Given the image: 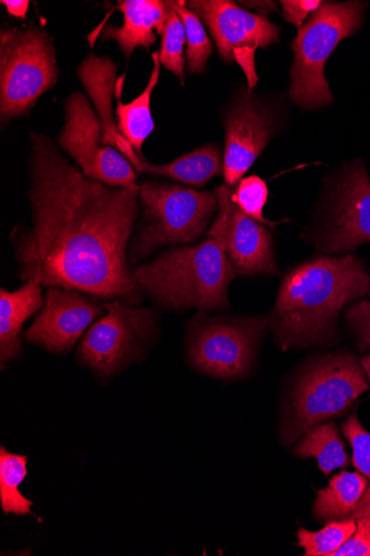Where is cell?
<instances>
[{"label": "cell", "mask_w": 370, "mask_h": 556, "mask_svg": "<svg viewBox=\"0 0 370 556\" xmlns=\"http://www.w3.org/2000/svg\"><path fill=\"white\" fill-rule=\"evenodd\" d=\"M31 226L11 240L24 281L102 299L140 301L127 264L140 186L112 187L72 165L51 140L31 134Z\"/></svg>", "instance_id": "obj_1"}, {"label": "cell", "mask_w": 370, "mask_h": 556, "mask_svg": "<svg viewBox=\"0 0 370 556\" xmlns=\"http://www.w3.org/2000/svg\"><path fill=\"white\" fill-rule=\"evenodd\" d=\"M370 294V277L353 255L320 257L291 269L283 278L270 316L283 350L319 344L335 332L348 303Z\"/></svg>", "instance_id": "obj_2"}, {"label": "cell", "mask_w": 370, "mask_h": 556, "mask_svg": "<svg viewBox=\"0 0 370 556\" xmlns=\"http://www.w3.org/2000/svg\"><path fill=\"white\" fill-rule=\"evenodd\" d=\"M133 279L164 307L201 312L229 307V287L239 276L225 245L208 237L201 243L170 249L137 268Z\"/></svg>", "instance_id": "obj_3"}, {"label": "cell", "mask_w": 370, "mask_h": 556, "mask_svg": "<svg viewBox=\"0 0 370 556\" xmlns=\"http://www.w3.org/2000/svg\"><path fill=\"white\" fill-rule=\"evenodd\" d=\"M369 388L366 372L350 353L310 361L296 377L281 426L285 445L311 428L347 413Z\"/></svg>", "instance_id": "obj_4"}, {"label": "cell", "mask_w": 370, "mask_h": 556, "mask_svg": "<svg viewBox=\"0 0 370 556\" xmlns=\"http://www.w3.org/2000/svg\"><path fill=\"white\" fill-rule=\"evenodd\" d=\"M366 3H323L292 42L294 64L290 96L294 104L314 110L330 105L334 97L326 77L327 63L339 43L362 24Z\"/></svg>", "instance_id": "obj_5"}, {"label": "cell", "mask_w": 370, "mask_h": 556, "mask_svg": "<svg viewBox=\"0 0 370 556\" xmlns=\"http://www.w3.org/2000/svg\"><path fill=\"white\" fill-rule=\"evenodd\" d=\"M60 70L52 38L41 28L0 31V118L8 124L27 115L58 84Z\"/></svg>", "instance_id": "obj_6"}, {"label": "cell", "mask_w": 370, "mask_h": 556, "mask_svg": "<svg viewBox=\"0 0 370 556\" xmlns=\"http://www.w3.org/2000/svg\"><path fill=\"white\" fill-rule=\"evenodd\" d=\"M140 198L144 219L131 248L135 262L163 245L196 240L218 207L216 191H196L154 181L140 186Z\"/></svg>", "instance_id": "obj_7"}, {"label": "cell", "mask_w": 370, "mask_h": 556, "mask_svg": "<svg viewBox=\"0 0 370 556\" xmlns=\"http://www.w3.org/2000/svg\"><path fill=\"white\" fill-rule=\"evenodd\" d=\"M269 325L270 317H208L201 312L189 326V361L197 371L214 378H244L253 369Z\"/></svg>", "instance_id": "obj_8"}, {"label": "cell", "mask_w": 370, "mask_h": 556, "mask_svg": "<svg viewBox=\"0 0 370 556\" xmlns=\"http://www.w3.org/2000/svg\"><path fill=\"white\" fill-rule=\"evenodd\" d=\"M107 315L85 336L77 357L94 375L110 378L138 359L156 331V318L149 309L122 306L117 300L104 303Z\"/></svg>", "instance_id": "obj_9"}, {"label": "cell", "mask_w": 370, "mask_h": 556, "mask_svg": "<svg viewBox=\"0 0 370 556\" xmlns=\"http://www.w3.org/2000/svg\"><path fill=\"white\" fill-rule=\"evenodd\" d=\"M101 122L82 92L72 93L65 106V125L59 142L90 179L112 186L136 185L137 172L113 147L102 142Z\"/></svg>", "instance_id": "obj_10"}, {"label": "cell", "mask_w": 370, "mask_h": 556, "mask_svg": "<svg viewBox=\"0 0 370 556\" xmlns=\"http://www.w3.org/2000/svg\"><path fill=\"white\" fill-rule=\"evenodd\" d=\"M188 8L213 35L221 59L237 62L244 71L248 88L257 84L255 53L280 39V28L266 16L252 14L228 0H193Z\"/></svg>", "instance_id": "obj_11"}, {"label": "cell", "mask_w": 370, "mask_h": 556, "mask_svg": "<svg viewBox=\"0 0 370 556\" xmlns=\"http://www.w3.org/2000/svg\"><path fill=\"white\" fill-rule=\"evenodd\" d=\"M233 192L228 185L217 188L220 212L208 237L218 239L225 245L239 275H278L271 233L240 210L233 200Z\"/></svg>", "instance_id": "obj_12"}, {"label": "cell", "mask_w": 370, "mask_h": 556, "mask_svg": "<svg viewBox=\"0 0 370 556\" xmlns=\"http://www.w3.org/2000/svg\"><path fill=\"white\" fill-rule=\"evenodd\" d=\"M104 312V303L80 291L49 288L44 308L26 331L25 339L51 352H68Z\"/></svg>", "instance_id": "obj_13"}, {"label": "cell", "mask_w": 370, "mask_h": 556, "mask_svg": "<svg viewBox=\"0 0 370 556\" xmlns=\"http://www.w3.org/2000/svg\"><path fill=\"white\" fill-rule=\"evenodd\" d=\"M225 127L224 176L228 186H235L271 140L275 124L268 111L245 94L228 113Z\"/></svg>", "instance_id": "obj_14"}, {"label": "cell", "mask_w": 370, "mask_h": 556, "mask_svg": "<svg viewBox=\"0 0 370 556\" xmlns=\"http://www.w3.org/2000/svg\"><path fill=\"white\" fill-rule=\"evenodd\" d=\"M367 241H370V180L358 165L341 182L334 217L321 247L328 254H343Z\"/></svg>", "instance_id": "obj_15"}, {"label": "cell", "mask_w": 370, "mask_h": 556, "mask_svg": "<svg viewBox=\"0 0 370 556\" xmlns=\"http://www.w3.org/2000/svg\"><path fill=\"white\" fill-rule=\"evenodd\" d=\"M118 65L109 58L89 55L78 67V77L90 97L95 113L102 126V142L119 151L138 173L140 159L130 142L118 129L114 118V96L116 94V78Z\"/></svg>", "instance_id": "obj_16"}, {"label": "cell", "mask_w": 370, "mask_h": 556, "mask_svg": "<svg viewBox=\"0 0 370 556\" xmlns=\"http://www.w3.org/2000/svg\"><path fill=\"white\" fill-rule=\"evenodd\" d=\"M124 15L123 27L107 26L102 33L105 40L118 42L129 59L137 47L149 49L157 34H163L170 13V2L162 0H124L117 8Z\"/></svg>", "instance_id": "obj_17"}, {"label": "cell", "mask_w": 370, "mask_h": 556, "mask_svg": "<svg viewBox=\"0 0 370 556\" xmlns=\"http://www.w3.org/2000/svg\"><path fill=\"white\" fill-rule=\"evenodd\" d=\"M41 285L34 280L14 292L2 288L0 293V359L5 364L18 358L22 352L21 334L24 323L42 306Z\"/></svg>", "instance_id": "obj_18"}, {"label": "cell", "mask_w": 370, "mask_h": 556, "mask_svg": "<svg viewBox=\"0 0 370 556\" xmlns=\"http://www.w3.org/2000/svg\"><path fill=\"white\" fill-rule=\"evenodd\" d=\"M153 71L143 92L130 104H123L122 96L126 75L118 78L116 84L117 97V124L123 136L130 142L138 156L142 160V146L145 139L154 130L151 114V97L158 79H161L162 62L158 53L152 54Z\"/></svg>", "instance_id": "obj_19"}, {"label": "cell", "mask_w": 370, "mask_h": 556, "mask_svg": "<svg viewBox=\"0 0 370 556\" xmlns=\"http://www.w3.org/2000/svg\"><path fill=\"white\" fill-rule=\"evenodd\" d=\"M138 173L163 176L191 186H202L209 179L224 174L221 149L217 144H207L166 165L143 162Z\"/></svg>", "instance_id": "obj_20"}, {"label": "cell", "mask_w": 370, "mask_h": 556, "mask_svg": "<svg viewBox=\"0 0 370 556\" xmlns=\"http://www.w3.org/2000/svg\"><path fill=\"white\" fill-rule=\"evenodd\" d=\"M367 488L368 479L359 472L334 476L328 488L317 491L315 518L324 525L349 519Z\"/></svg>", "instance_id": "obj_21"}, {"label": "cell", "mask_w": 370, "mask_h": 556, "mask_svg": "<svg viewBox=\"0 0 370 556\" xmlns=\"http://www.w3.org/2000/svg\"><path fill=\"white\" fill-rule=\"evenodd\" d=\"M301 439L294 447L295 456L302 459H316L326 476L349 466V456L334 422L316 426Z\"/></svg>", "instance_id": "obj_22"}, {"label": "cell", "mask_w": 370, "mask_h": 556, "mask_svg": "<svg viewBox=\"0 0 370 556\" xmlns=\"http://www.w3.org/2000/svg\"><path fill=\"white\" fill-rule=\"evenodd\" d=\"M27 477V457L0 447V503L4 514L33 515V502L20 492V485Z\"/></svg>", "instance_id": "obj_23"}, {"label": "cell", "mask_w": 370, "mask_h": 556, "mask_svg": "<svg viewBox=\"0 0 370 556\" xmlns=\"http://www.w3.org/2000/svg\"><path fill=\"white\" fill-rule=\"evenodd\" d=\"M171 5L186 30L188 72L190 75L203 74L208 59L214 54V45L207 37L203 22L186 2H171Z\"/></svg>", "instance_id": "obj_24"}, {"label": "cell", "mask_w": 370, "mask_h": 556, "mask_svg": "<svg viewBox=\"0 0 370 556\" xmlns=\"http://www.w3.org/2000/svg\"><path fill=\"white\" fill-rule=\"evenodd\" d=\"M356 527L355 520L347 519L330 522L317 532L299 528L296 545L304 548L305 556H332L355 533Z\"/></svg>", "instance_id": "obj_25"}, {"label": "cell", "mask_w": 370, "mask_h": 556, "mask_svg": "<svg viewBox=\"0 0 370 556\" xmlns=\"http://www.w3.org/2000/svg\"><path fill=\"white\" fill-rule=\"evenodd\" d=\"M162 35V49L161 52H158L162 65L184 84V46L187 45V36L183 23L178 13L174 10L171 2L170 13Z\"/></svg>", "instance_id": "obj_26"}, {"label": "cell", "mask_w": 370, "mask_h": 556, "mask_svg": "<svg viewBox=\"0 0 370 556\" xmlns=\"http://www.w3.org/2000/svg\"><path fill=\"white\" fill-rule=\"evenodd\" d=\"M269 198V188L266 181L252 175L243 178L233 192V200L240 210L251 219L264 226L276 227L279 223H272L263 215Z\"/></svg>", "instance_id": "obj_27"}, {"label": "cell", "mask_w": 370, "mask_h": 556, "mask_svg": "<svg viewBox=\"0 0 370 556\" xmlns=\"http://www.w3.org/2000/svg\"><path fill=\"white\" fill-rule=\"evenodd\" d=\"M343 433L353 448V464L356 470L370 480V433L353 414L343 425Z\"/></svg>", "instance_id": "obj_28"}, {"label": "cell", "mask_w": 370, "mask_h": 556, "mask_svg": "<svg viewBox=\"0 0 370 556\" xmlns=\"http://www.w3.org/2000/svg\"><path fill=\"white\" fill-rule=\"evenodd\" d=\"M345 318L357 338L361 351L370 352V301L353 303Z\"/></svg>", "instance_id": "obj_29"}, {"label": "cell", "mask_w": 370, "mask_h": 556, "mask_svg": "<svg viewBox=\"0 0 370 556\" xmlns=\"http://www.w3.org/2000/svg\"><path fill=\"white\" fill-rule=\"evenodd\" d=\"M355 533L332 556H370V520L358 518Z\"/></svg>", "instance_id": "obj_30"}, {"label": "cell", "mask_w": 370, "mask_h": 556, "mask_svg": "<svg viewBox=\"0 0 370 556\" xmlns=\"http://www.w3.org/2000/svg\"><path fill=\"white\" fill-rule=\"evenodd\" d=\"M322 4L320 0H283L281 3L284 20L298 28L304 25L308 15L319 11Z\"/></svg>", "instance_id": "obj_31"}, {"label": "cell", "mask_w": 370, "mask_h": 556, "mask_svg": "<svg viewBox=\"0 0 370 556\" xmlns=\"http://www.w3.org/2000/svg\"><path fill=\"white\" fill-rule=\"evenodd\" d=\"M0 4L7 8L11 16L26 20L29 10L28 0H2Z\"/></svg>", "instance_id": "obj_32"}, {"label": "cell", "mask_w": 370, "mask_h": 556, "mask_svg": "<svg viewBox=\"0 0 370 556\" xmlns=\"http://www.w3.org/2000/svg\"><path fill=\"white\" fill-rule=\"evenodd\" d=\"M368 518L370 520V486L367 488L361 498L356 505V508L352 513L349 519L356 520L358 518Z\"/></svg>", "instance_id": "obj_33"}, {"label": "cell", "mask_w": 370, "mask_h": 556, "mask_svg": "<svg viewBox=\"0 0 370 556\" xmlns=\"http://www.w3.org/2000/svg\"><path fill=\"white\" fill-rule=\"evenodd\" d=\"M244 7L256 10L259 13H268L272 11H277L276 3L272 2H245Z\"/></svg>", "instance_id": "obj_34"}, {"label": "cell", "mask_w": 370, "mask_h": 556, "mask_svg": "<svg viewBox=\"0 0 370 556\" xmlns=\"http://www.w3.org/2000/svg\"><path fill=\"white\" fill-rule=\"evenodd\" d=\"M360 364L366 372L367 379L370 383V355L365 356L360 359Z\"/></svg>", "instance_id": "obj_35"}]
</instances>
